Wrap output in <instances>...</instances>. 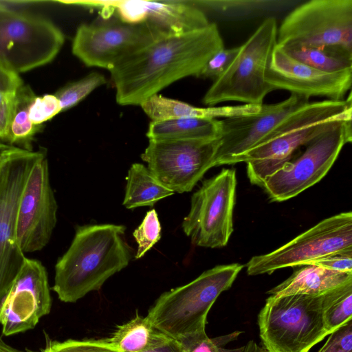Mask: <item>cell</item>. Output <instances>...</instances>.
<instances>
[{
    "mask_svg": "<svg viewBox=\"0 0 352 352\" xmlns=\"http://www.w3.org/2000/svg\"><path fill=\"white\" fill-rule=\"evenodd\" d=\"M224 48L218 26L164 32L122 58L109 72L120 105H140L175 81L199 77L208 60Z\"/></svg>",
    "mask_w": 352,
    "mask_h": 352,
    "instance_id": "6da1fadb",
    "label": "cell"
},
{
    "mask_svg": "<svg viewBox=\"0 0 352 352\" xmlns=\"http://www.w3.org/2000/svg\"><path fill=\"white\" fill-rule=\"evenodd\" d=\"M126 227L112 223L76 228L67 250L55 265L52 289L60 300L76 302L98 291L111 276L125 268L131 250L125 239Z\"/></svg>",
    "mask_w": 352,
    "mask_h": 352,
    "instance_id": "7a4b0ae2",
    "label": "cell"
},
{
    "mask_svg": "<svg viewBox=\"0 0 352 352\" xmlns=\"http://www.w3.org/2000/svg\"><path fill=\"white\" fill-rule=\"evenodd\" d=\"M352 98L309 102L283 122L272 137L237 156L231 164L245 162L251 184L264 180L286 163L302 146L337 123L352 120Z\"/></svg>",
    "mask_w": 352,
    "mask_h": 352,
    "instance_id": "3957f363",
    "label": "cell"
},
{
    "mask_svg": "<svg viewBox=\"0 0 352 352\" xmlns=\"http://www.w3.org/2000/svg\"><path fill=\"white\" fill-rule=\"evenodd\" d=\"M243 267L239 263L217 265L162 293L148 309L147 318L155 329L177 340L206 331L210 309L232 287Z\"/></svg>",
    "mask_w": 352,
    "mask_h": 352,
    "instance_id": "277c9868",
    "label": "cell"
},
{
    "mask_svg": "<svg viewBox=\"0 0 352 352\" xmlns=\"http://www.w3.org/2000/svg\"><path fill=\"white\" fill-rule=\"evenodd\" d=\"M277 22L266 18L239 46V51L226 72L213 81L202 102L211 107L235 101L262 105L265 96L274 89L264 78L277 42Z\"/></svg>",
    "mask_w": 352,
    "mask_h": 352,
    "instance_id": "5b68a950",
    "label": "cell"
},
{
    "mask_svg": "<svg viewBox=\"0 0 352 352\" xmlns=\"http://www.w3.org/2000/svg\"><path fill=\"white\" fill-rule=\"evenodd\" d=\"M321 295L270 296L258 315L263 346L269 352H309L329 336Z\"/></svg>",
    "mask_w": 352,
    "mask_h": 352,
    "instance_id": "8992f818",
    "label": "cell"
},
{
    "mask_svg": "<svg viewBox=\"0 0 352 352\" xmlns=\"http://www.w3.org/2000/svg\"><path fill=\"white\" fill-rule=\"evenodd\" d=\"M276 45L317 48L352 58V0H311L296 7L278 28Z\"/></svg>",
    "mask_w": 352,
    "mask_h": 352,
    "instance_id": "52a82bcc",
    "label": "cell"
},
{
    "mask_svg": "<svg viewBox=\"0 0 352 352\" xmlns=\"http://www.w3.org/2000/svg\"><path fill=\"white\" fill-rule=\"evenodd\" d=\"M64 41L63 32L50 20L0 3V60L16 73L52 62Z\"/></svg>",
    "mask_w": 352,
    "mask_h": 352,
    "instance_id": "ba28073f",
    "label": "cell"
},
{
    "mask_svg": "<svg viewBox=\"0 0 352 352\" xmlns=\"http://www.w3.org/2000/svg\"><path fill=\"white\" fill-rule=\"evenodd\" d=\"M351 121L337 123L305 145V151L296 158L267 177L262 188L270 199L288 200L320 182L343 146L351 142Z\"/></svg>",
    "mask_w": 352,
    "mask_h": 352,
    "instance_id": "9c48e42d",
    "label": "cell"
},
{
    "mask_svg": "<svg viewBox=\"0 0 352 352\" xmlns=\"http://www.w3.org/2000/svg\"><path fill=\"white\" fill-rule=\"evenodd\" d=\"M236 186L235 170L225 168L204 180L193 193L182 224L193 245L210 248L227 245L233 232Z\"/></svg>",
    "mask_w": 352,
    "mask_h": 352,
    "instance_id": "30bf717a",
    "label": "cell"
},
{
    "mask_svg": "<svg viewBox=\"0 0 352 352\" xmlns=\"http://www.w3.org/2000/svg\"><path fill=\"white\" fill-rule=\"evenodd\" d=\"M352 249V212L327 218L279 248L255 256L246 264L248 275L271 274L297 267L327 254Z\"/></svg>",
    "mask_w": 352,
    "mask_h": 352,
    "instance_id": "8fae6325",
    "label": "cell"
},
{
    "mask_svg": "<svg viewBox=\"0 0 352 352\" xmlns=\"http://www.w3.org/2000/svg\"><path fill=\"white\" fill-rule=\"evenodd\" d=\"M219 146L213 140H154L141 155L147 168L174 192L191 191L204 174L214 166Z\"/></svg>",
    "mask_w": 352,
    "mask_h": 352,
    "instance_id": "7c38bea8",
    "label": "cell"
},
{
    "mask_svg": "<svg viewBox=\"0 0 352 352\" xmlns=\"http://www.w3.org/2000/svg\"><path fill=\"white\" fill-rule=\"evenodd\" d=\"M164 32H168L150 21L84 23L76 30L72 51L87 66L110 71L122 58Z\"/></svg>",
    "mask_w": 352,
    "mask_h": 352,
    "instance_id": "4fadbf2b",
    "label": "cell"
},
{
    "mask_svg": "<svg viewBox=\"0 0 352 352\" xmlns=\"http://www.w3.org/2000/svg\"><path fill=\"white\" fill-rule=\"evenodd\" d=\"M57 210L48 162L41 152L27 175L17 204L16 236L24 254L47 245L56 225Z\"/></svg>",
    "mask_w": 352,
    "mask_h": 352,
    "instance_id": "5bb4252c",
    "label": "cell"
},
{
    "mask_svg": "<svg viewBox=\"0 0 352 352\" xmlns=\"http://www.w3.org/2000/svg\"><path fill=\"white\" fill-rule=\"evenodd\" d=\"M309 102L291 94L278 103L263 104L258 113L220 120L214 166L231 164L235 157L271 138L283 122Z\"/></svg>",
    "mask_w": 352,
    "mask_h": 352,
    "instance_id": "9a60e30c",
    "label": "cell"
},
{
    "mask_svg": "<svg viewBox=\"0 0 352 352\" xmlns=\"http://www.w3.org/2000/svg\"><path fill=\"white\" fill-rule=\"evenodd\" d=\"M51 307L46 269L41 261L26 257L0 304L2 334L9 336L34 329Z\"/></svg>",
    "mask_w": 352,
    "mask_h": 352,
    "instance_id": "2e32d148",
    "label": "cell"
},
{
    "mask_svg": "<svg viewBox=\"0 0 352 352\" xmlns=\"http://www.w3.org/2000/svg\"><path fill=\"white\" fill-rule=\"evenodd\" d=\"M41 151L25 149L8 164L0 194V304L25 259L16 236V214L27 175Z\"/></svg>",
    "mask_w": 352,
    "mask_h": 352,
    "instance_id": "e0dca14e",
    "label": "cell"
},
{
    "mask_svg": "<svg viewBox=\"0 0 352 352\" xmlns=\"http://www.w3.org/2000/svg\"><path fill=\"white\" fill-rule=\"evenodd\" d=\"M264 78L274 90H286L309 100L324 96L337 100L351 89L352 70L328 73L316 69L292 58L276 45Z\"/></svg>",
    "mask_w": 352,
    "mask_h": 352,
    "instance_id": "ac0fdd59",
    "label": "cell"
},
{
    "mask_svg": "<svg viewBox=\"0 0 352 352\" xmlns=\"http://www.w3.org/2000/svg\"><path fill=\"white\" fill-rule=\"evenodd\" d=\"M152 121L179 118L223 119L258 113L261 105L238 104L197 107L186 102L155 94L140 104Z\"/></svg>",
    "mask_w": 352,
    "mask_h": 352,
    "instance_id": "d6986e66",
    "label": "cell"
},
{
    "mask_svg": "<svg viewBox=\"0 0 352 352\" xmlns=\"http://www.w3.org/2000/svg\"><path fill=\"white\" fill-rule=\"evenodd\" d=\"M267 294L282 296L294 294L321 295L352 282V272H339L314 265H304Z\"/></svg>",
    "mask_w": 352,
    "mask_h": 352,
    "instance_id": "ffe728a7",
    "label": "cell"
},
{
    "mask_svg": "<svg viewBox=\"0 0 352 352\" xmlns=\"http://www.w3.org/2000/svg\"><path fill=\"white\" fill-rule=\"evenodd\" d=\"M144 7L146 21L153 22L170 33H185L210 23L200 9L184 3L144 1Z\"/></svg>",
    "mask_w": 352,
    "mask_h": 352,
    "instance_id": "44dd1931",
    "label": "cell"
},
{
    "mask_svg": "<svg viewBox=\"0 0 352 352\" xmlns=\"http://www.w3.org/2000/svg\"><path fill=\"white\" fill-rule=\"evenodd\" d=\"M220 130L218 119L179 118L151 121L146 135L154 140H213Z\"/></svg>",
    "mask_w": 352,
    "mask_h": 352,
    "instance_id": "7402d4cb",
    "label": "cell"
},
{
    "mask_svg": "<svg viewBox=\"0 0 352 352\" xmlns=\"http://www.w3.org/2000/svg\"><path fill=\"white\" fill-rule=\"evenodd\" d=\"M174 193L157 180L144 164L134 163L128 171L122 205L127 209L153 206Z\"/></svg>",
    "mask_w": 352,
    "mask_h": 352,
    "instance_id": "603a6c76",
    "label": "cell"
},
{
    "mask_svg": "<svg viewBox=\"0 0 352 352\" xmlns=\"http://www.w3.org/2000/svg\"><path fill=\"white\" fill-rule=\"evenodd\" d=\"M166 336L155 329L146 316L137 314L118 326L107 340L120 352H142Z\"/></svg>",
    "mask_w": 352,
    "mask_h": 352,
    "instance_id": "cb8c5ba5",
    "label": "cell"
},
{
    "mask_svg": "<svg viewBox=\"0 0 352 352\" xmlns=\"http://www.w3.org/2000/svg\"><path fill=\"white\" fill-rule=\"evenodd\" d=\"M35 97L28 85H23L16 92L14 107L6 140L11 144L21 145L24 149L30 151V142L43 126L33 124L29 118L30 107Z\"/></svg>",
    "mask_w": 352,
    "mask_h": 352,
    "instance_id": "d4e9b609",
    "label": "cell"
},
{
    "mask_svg": "<svg viewBox=\"0 0 352 352\" xmlns=\"http://www.w3.org/2000/svg\"><path fill=\"white\" fill-rule=\"evenodd\" d=\"M321 309L324 329L329 335L352 319V282L322 294Z\"/></svg>",
    "mask_w": 352,
    "mask_h": 352,
    "instance_id": "484cf974",
    "label": "cell"
},
{
    "mask_svg": "<svg viewBox=\"0 0 352 352\" xmlns=\"http://www.w3.org/2000/svg\"><path fill=\"white\" fill-rule=\"evenodd\" d=\"M281 48L295 60L322 72L352 70V58L338 52L306 47Z\"/></svg>",
    "mask_w": 352,
    "mask_h": 352,
    "instance_id": "4316f807",
    "label": "cell"
},
{
    "mask_svg": "<svg viewBox=\"0 0 352 352\" xmlns=\"http://www.w3.org/2000/svg\"><path fill=\"white\" fill-rule=\"evenodd\" d=\"M106 82L103 74L92 72L77 81L66 85L54 95L58 99L63 111L76 105L94 89Z\"/></svg>",
    "mask_w": 352,
    "mask_h": 352,
    "instance_id": "83f0119b",
    "label": "cell"
},
{
    "mask_svg": "<svg viewBox=\"0 0 352 352\" xmlns=\"http://www.w3.org/2000/svg\"><path fill=\"white\" fill-rule=\"evenodd\" d=\"M161 225L155 209L148 210L140 225L133 231V236L138 243L135 258H140L157 243L161 238Z\"/></svg>",
    "mask_w": 352,
    "mask_h": 352,
    "instance_id": "f1b7e54d",
    "label": "cell"
},
{
    "mask_svg": "<svg viewBox=\"0 0 352 352\" xmlns=\"http://www.w3.org/2000/svg\"><path fill=\"white\" fill-rule=\"evenodd\" d=\"M51 352H120L107 339L50 342Z\"/></svg>",
    "mask_w": 352,
    "mask_h": 352,
    "instance_id": "f546056e",
    "label": "cell"
},
{
    "mask_svg": "<svg viewBox=\"0 0 352 352\" xmlns=\"http://www.w3.org/2000/svg\"><path fill=\"white\" fill-rule=\"evenodd\" d=\"M241 332H234L225 337L211 339L206 331L198 333L183 338L180 341L188 352H237L235 350H227L221 347L223 342H228L234 336H238Z\"/></svg>",
    "mask_w": 352,
    "mask_h": 352,
    "instance_id": "4dcf8cb0",
    "label": "cell"
},
{
    "mask_svg": "<svg viewBox=\"0 0 352 352\" xmlns=\"http://www.w3.org/2000/svg\"><path fill=\"white\" fill-rule=\"evenodd\" d=\"M62 111L60 103L54 94L36 96L29 110V118L34 125L51 120Z\"/></svg>",
    "mask_w": 352,
    "mask_h": 352,
    "instance_id": "1f68e13d",
    "label": "cell"
},
{
    "mask_svg": "<svg viewBox=\"0 0 352 352\" xmlns=\"http://www.w3.org/2000/svg\"><path fill=\"white\" fill-rule=\"evenodd\" d=\"M239 51V46L223 48L215 53L206 63L199 77L213 81L219 78L228 68Z\"/></svg>",
    "mask_w": 352,
    "mask_h": 352,
    "instance_id": "d6a6232c",
    "label": "cell"
},
{
    "mask_svg": "<svg viewBox=\"0 0 352 352\" xmlns=\"http://www.w3.org/2000/svg\"><path fill=\"white\" fill-rule=\"evenodd\" d=\"M318 352H352V319L331 333Z\"/></svg>",
    "mask_w": 352,
    "mask_h": 352,
    "instance_id": "836d02e7",
    "label": "cell"
},
{
    "mask_svg": "<svg viewBox=\"0 0 352 352\" xmlns=\"http://www.w3.org/2000/svg\"><path fill=\"white\" fill-rule=\"evenodd\" d=\"M306 265H314L339 272H352V249L327 254Z\"/></svg>",
    "mask_w": 352,
    "mask_h": 352,
    "instance_id": "e575fe53",
    "label": "cell"
},
{
    "mask_svg": "<svg viewBox=\"0 0 352 352\" xmlns=\"http://www.w3.org/2000/svg\"><path fill=\"white\" fill-rule=\"evenodd\" d=\"M15 94L0 93V141H6L8 134Z\"/></svg>",
    "mask_w": 352,
    "mask_h": 352,
    "instance_id": "d590c367",
    "label": "cell"
},
{
    "mask_svg": "<svg viewBox=\"0 0 352 352\" xmlns=\"http://www.w3.org/2000/svg\"><path fill=\"white\" fill-rule=\"evenodd\" d=\"M23 85L19 74L0 60V93L15 94Z\"/></svg>",
    "mask_w": 352,
    "mask_h": 352,
    "instance_id": "8d00e7d4",
    "label": "cell"
},
{
    "mask_svg": "<svg viewBox=\"0 0 352 352\" xmlns=\"http://www.w3.org/2000/svg\"><path fill=\"white\" fill-rule=\"evenodd\" d=\"M142 352H188L183 344L174 338L166 336L160 342Z\"/></svg>",
    "mask_w": 352,
    "mask_h": 352,
    "instance_id": "74e56055",
    "label": "cell"
},
{
    "mask_svg": "<svg viewBox=\"0 0 352 352\" xmlns=\"http://www.w3.org/2000/svg\"><path fill=\"white\" fill-rule=\"evenodd\" d=\"M24 150L23 148L9 146L0 151V194L3 188L8 164L13 158L21 154Z\"/></svg>",
    "mask_w": 352,
    "mask_h": 352,
    "instance_id": "f35d334b",
    "label": "cell"
},
{
    "mask_svg": "<svg viewBox=\"0 0 352 352\" xmlns=\"http://www.w3.org/2000/svg\"><path fill=\"white\" fill-rule=\"evenodd\" d=\"M239 352H269L263 345L260 346L253 340L249 341L240 348Z\"/></svg>",
    "mask_w": 352,
    "mask_h": 352,
    "instance_id": "ab89813d",
    "label": "cell"
},
{
    "mask_svg": "<svg viewBox=\"0 0 352 352\" xmlns=\"http://www.w3.org/2000/svg\"><path fill=\"white\" fill-rule=\"evenodd\" d=\"M0 352H27L26 351H21L17 349L8 344H6L1 338H0Z\"/></svg>",
    "mask_w": 352,
    "mask_h": 352,
    "instance_id": "60d3db41",
    "label": "cell"
},
{
    "mask_svg": "<svg viewBox=\"0 0 352 352\" xmlns=\"http://www.w3.org/2000/svg\"><path fill=\"white\" fill-rule=\"evenodd\" d=\"M50 342V340H49L47 338V344H46L45 348L41 349V351H32V350L28 349H25V351L27 352H51Z\"/></svg>",
    "mask_w": 352,
    "mask_h": 352,
    "instance_id": "b9f144b4",
    "label": "cell"
},
{
    "mask_svg": "<svg viewBox=\"0 0 352 352\" xmlns=\"http://www.w3.org/2000/svg\"><path fill=\"white\" fill-rule=\"evenodd\" d=\"M9 146H8V145L0 143V151L8 148Z\"/></svg>",
    "mask_w": 352,
    "mask_h": 352,
    "instance_id": "7bdbcfd3",
    "label": "cell"
}]
</instances>
